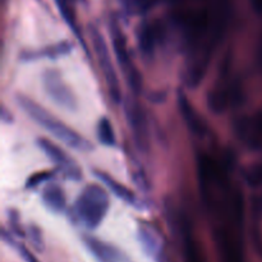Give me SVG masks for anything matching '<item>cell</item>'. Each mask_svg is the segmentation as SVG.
Instances as JSON below:
<instances>
[{
    "mask_svg": "<svg viewBox=\"0 0 262 262\" xmlns=\"http://www.w3.org/2000/svg\"><path fill=\"white\" fill-rule=\"evenodd\" d=\"M37 145L40 150L45 154L46 158L54 164L56 169L66 177L67 179L73 182H78L82 179V170L78 164L68 155L64 150H61L58 145L49 141L46 138H38Z\"/></svg>",
    "mask_w": 262,
    "mask_h": 262,
    "instance_id": "6",
    "label": "cell"
},
{
    "mask_svg": "<svg viewBox=\"0 0 262 262\" xmlns=\"http://www.w3.org/2000/svg\"><path fill=\"white\" fill-rule=\"evenodd\" d=\"M133 179H135V183L137 184V187H140L141 189H143V191H147V189H150L148 181L146 179V177L143 176V174L135 173L133 174Z\"/></svg>",
    "mask_w": 262,
    "mask_h": 262,
    "instance_id": "23",
    "label": "cell"
},
{
    "mask_svg": "<svg viewBox=\"0 0 262 262\" xmlns=\"http://www.w3.org/2000/svg\"><path fill=\"white\" fill-rule=\"evenodd\" d=\"M96 177L113 194H114L117 199L122 200L124 201L125 204H129V205H137V197H136L135 192L132 189L128 188L127 186L124 184L119 183L117 179L113 178L112 176H109L107 173L105 171H96Z\"/></svg>",
    "mask_w": 262,
    "mask_h": 262,
    "instance_id": "13",
    "label": "cell"
},
{
    "mask_svg": "<svg viewBox=\"0 0 262 262\" xmlns=\"http://www.w3.org/2000/svg\"><path fill=\"white\" fill-rule=\"evenodd\" d=\"M124 109L127 122L129 124L130 130H132L136 145L142 150H146L148 146V128L142 107L137 102L133 101L132 99H128L124 102Z\"/></svg>",
    "mask_w": 262,
    "mask_h": 262,
    "instance_id": "7",
    "label": "cell"
},
{
    "mask_svg": "<svg viewBox=\"0 0 262 262\" xmlns=\"http://www.w3.org/2000/svg\"><path fill=\"white\" fill-rule=\"evenodd\" d=\"M9 223H10V229L15 233V234H22V230L19 229V216L15 211H9Z\"/></svg>",
    "mask_w": 262,
    "mask_h": 262,
    "instance_id": "22",
    "label": "cell"
},
{
    "mask_svg": "<svg viewBox=\"0 0 262 262\" xmlns=\"http://www.w3.org/2000/svg\"><path fill=\"white\" fill-rule=\"evenodd\" d=\"M158 3L159 0H130L129 7L133 13L142 14V13H146L150 9H152Z\"/></svg>",
    "mask_w": 262,
    "mask_h": 262,
    "instance_id": "18",
    "label": "cell"
},
{
    "mask_svg": "<svg viewBox=\"0 0 262 262\" xmlns=\"http://www.w3.org/2000/svg\"><path fill=\"white\" fill-rule=\"evenodd\" d=\"M97 138H99L100 143L105 146H115L117 143V137H115L114 128H113V124L110 123V120L107 118H101L97 124Z\"/></svg>",
    "mask_w": 262,
    "mask_h": 262,
    "instance_id": "17",
    "label": "cell"
},
{
    "mask_svg": "<svg viewBox=\"0 0 262 262\" xmlns=\"http://www.w3.org/2000/svg\"><path fill=\"white\" fill-rule=\"evenodd\" d=\"M138 241L146 255L152 260L160 262L164 256V246L161 237L152 225L142 223L138 227Z\"/></svg>",
    "mask_w": 262,
    "mask_h": 262,
    "instance_id": "9",
    "label": "cell"
},
{
    "mask_svg": "<svg viewBox=\"0 0 262 262\" xmlns=\"http://www.w3.org/2000/svg\"><path fill=\"white\" fill-rule=\"evenodd\" d=\"M84 245L97 262H132L120 250L95 237H84Z\"/></svg>",
    "mask_w": 262,
    "mask_h": 262,
    "instance_id": "8",
    "label": "cell"
},
{
    "mask_svg": "<svg viewBox=\"0 0 262 262\" xmlns=\"http://www.w3.org/2000/svg\"><path fill=\"white\" fill-rule=\"evenodd\" d=\"M179 227H181V234L183 238L184 262H204L201 250H200L196 239L193 238L192 228L188 220L182 216L179 219Z\"/></svg>",
    "mask_w": 262,
    "mask_h": 262,
    "instance_id": "12",
    "label": "cell"
},
{
    "mask_svg": "<svg viewBox=\"0 0 262 262\" xmlns=\"http://www.w3.org/2000/svg\"><path fill=\"white\" fill-rule=\"evenodd\" d=\"M41 200L42 204L48 207L50 211L59 214L66 210L67 206V199L66 193L63 189L58 186V184H48L43 188L42 194H41Z\"/></svg>",
    "mask_w": 262,
    "mask_h": 262,
    "instance_id": "15",
    "label": "cell"
},
{
    "mask_svg": "<svg viewBox=\"0 0 262 262\" xmlns=\"http://www.w3.org/2000/svg\"><path fill=\"white\" fill-rule=\"evenodd\" d=\"M178 107L179 112H181L182 118H183L184 123H186L187 128H188L193 135L204 136L206 128H205L204 122H202L201 115L196 112L193 105L191 104L189 99L187 97V95L182 91H179L178 94Z\"/></svg>",
    "mask_w": 262,
    "mask_h": 262,
    "instance_id": "11",
    "label": "cell"
},
{
    "mask_svg": "<svg viewBox=\"0 0 262 262\" xmlns=\"http://www.w3.org/2000/svg\"><path fill=\"white\" fill-rule=\"evenodd\" d=\"M51 177H53V174L49 173V171H38V173L32 174L27 181V188H35V187H38L40 184L50 181Z\"/></svg>",
    "mask_w": 262,
    "mask_h": 262,
    "instance_id": "19",
    "label": "cell"
},
{
    "mask_svg": "<svg viewBox=\"0 0 262 262\" xmlns=\"http://www.w3.org/2000/svg\"><path fill=\"white\" fill-rule=\"evenodd\" d=\"M90 37H91L92 48H94L95 55H96L97 63H99L100 69L106 81L109 94L112 96L113 101L119 104L122 101V92H120V83L118 74L115 72L114 66H113L112 54H110L107 43L105 41L104 36L101 35L96 27H90Z\"/></svg>",
    "mask_w": 262,
    "mask_h": 262,
    "instance_id": "3",
    "label": "cell"
},
{
    "mask_svg": "<svg viewBox=\"0 0 262 262\" xmlns=\"http://www.w3.org/2000/svg\"><path fill=\"white\" fill-rule=\"evenodd\" d=\"M41 84L46 96L61 109L67 112H76L78 107L77 97L71 87L56 69H46L41 74Z\"/></svg>",
    "mask_w": 262,
    "mask_h": 262,
    "instance_id": "4",
    "label": "cell"
},
{
    "mask_svg": "<svg viewBox=\"0 0 262 262\" xmlns=\"http://www.w3.org/2000/svg\"><path fill=\"white\" fill-rule=\"evenodd\" d=\"M241 99V91L233 86L215 87L207 96V104L214 113H223L232 102Z\"/></svg>",
    "mask_w": 262,
    "mask_h": 262,
    "instance_id": "10",
    "label": "cell"
},
{
    "mask_svg": "<svg viewBox=\"0 0 262 262\" xmlns=\"http://www.w3.org/2000/svg\"><path fill=\"white\" fill-rule=\"evenodd\" d=\"M71 50L72 43L69 41H63V42L48 46V48L42 49L41 51H23L20 54V58L23 60H35V59H38L40 56H46L49 59H55L67 55V54L71 53Z\"/></svg>",
    "mask_w": 262,
    "mask_h": 262,
    "instance_id": "16",
    "label": "cell"
},
{
    "mask_svg": "<svg viewBox=\"0 0 262 262\" xmlns=\"http://www.w3.org/2000/svg\"><path fill=\"white\" fill-rule=\"evenodd\" d=\"M28 235H30V241L33 246L36 247V250L41 251L43 250V242H42V235H41L40 229L35 225H31L28 228Z\"/></svg>",
    "mask_w": 262,
    "mask_h": 262,
    "instance_id": "20",
    "label": "cell"
},
{
    "mask_svg": "<svg viewBox=\"0 0 262 262\" xmlns=\"http://www.w3.org/2000/svg\"><path fill=\"white\" fill-rule=\"evenodd\" d=\"M110 36H112L113 51H114L118 64L124 71L125 76H127L128 84L130 86L132 91L135 94H138L141 89H142L141 74L135 67V64L132 63V60H130L129 53H128L127 40H125L124 33L122 32V30H120L117 23L112 25V27H110Z\"/></svg>",
    "mask_w": 262,
    "mask_h": 262,
    "instance_id": "5",
    "label": "cell"
},
{
    "mask_svg": "<svg viewBox=\"0 0 262 262\" xmlns=\"http://www.w3.org/2000/svg\"><path fill=\"white\" fill-rule=\"evenodd\" d=\"M15 247H17L18 253H19V256L23 258L25 262H40L35 257V255L30 250H27L23 245H17Z\"/></svg>",
    "mask_w": 262,
    "mask_h": 262,
    "instance_id": "21",
    "label": "cell"
},
{
    "mask_svg": "<svg viewBox=\"0 0 262 262\" xmlns=\"http://www.w3.org/2000/svg\"><path fill=\"white\" fill-rule=\"evenodd\" d=\"M159 41V30L152 23H143L140 26L137 33V42L140 51L146 58H151L155 53Z\"/></svg>",
    "mask_w": 262,
    "mask_h": 262,
    "instance_id": "14",
    "label": "cell"
},
{
    "mask_svg": "<svg viewBox=\"0 0 262 262\" xmlns=\"http://www.w3.org/2000/svg\"><path fill=\"white\" fill-rule=\"evenodd\" d=\"M109 206V194L105 188L99 184H89L76 200L74 211L87 229H96L106 216Z\"/></svg>",
    "mask_w": 262,
    "mask_h": 262,
    "instance_id": "2",
    "label": "cell"
},
{
    "mask_svg": "<svg viewBox=\"0 0 262 262\" xmlns=\"http://www.w3.org/2000/svg\"><path fill=\"white\" fill-rule=\"evenodd\" d=\"M15 101H17L18 106L22 109V112L33 123H36L38 127L43 128L46 132L50 133L54 138L60 141L61 143H64L67 147L73 148L78 152H90L94 148V146L87 138L79 135L66 123L60 122L55 115L49 113L45 107L37 104L33 99L23 94H18Z\"/></svg>",
    "mask_w": 262,
    "mask_h": 262,
    "instance_id": "1",
    "label": "cell"
}]
</instances>
